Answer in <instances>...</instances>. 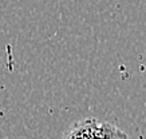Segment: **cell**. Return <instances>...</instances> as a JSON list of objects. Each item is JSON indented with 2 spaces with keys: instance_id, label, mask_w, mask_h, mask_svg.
<instances>
[{
  "instance_id": "2",
  "label": "cell",
  "mask_w": 146,
  "mask_h": 139,
  "mask_svg": "<svg viewBox=\"0 0 146 139\" xmlns=\"http://www.w3.org/2000/svg\"><path fill=\"white\" fill-rule=\"evenodd\" d=\"M62 139H87V118L75 122L67 131H64Z\"/></svg>"
},
{
  "instance_id": "1",
  "label": "cell",
  "mask_w": 146,
  "mask_h": 139,
  "mask_svg": "<svg viewBox=\"0 0 146 139\" xmlns=\"http://www.w3.org/2000/svg\"><path fill=\"white\" fill-rule=\"evenodd\" d=\"M87 139H129V136L123 130L111 123L87 118Z\"/></svg>"
}]
</instances>
